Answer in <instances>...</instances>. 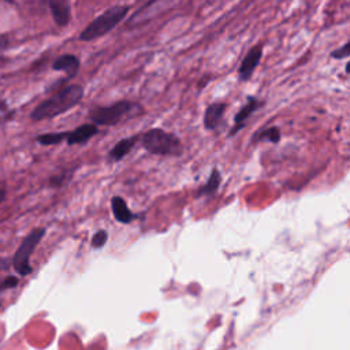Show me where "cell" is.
Wrapping results in <instances>:
<instances>
[{
	"label": "cell",
	"mask_w": 350,
	"mask_h": 350,
	"mask_svg": "<svg viewBox=\"0 0 350 350\" xmlns=\"http://www.w3.org/2000/svg\"><path fill=\"white\" fill-rule=\"evenodd\" d=\"M107 241H108V232L105 230H98L92 237L90 245L93 249H101L107 243Z\"/></svg>",
	"instance_id": "ac0fdd59"
},
{
	"label": "cell",
	"mask_w": 350,
	"mask_h": 350,
	"mask_svg": "<svg viewBox=\"0 0 350 350\" xmlns=\"http://www.w3.org/2000/svg\"><path fill=\"white\" fill-rule=\"evenodd\" d=\"M18 282H19V279H18L16 276H12V275L7 276L4 280H1V282H0V291H4V290H8V288H14V287H16Z\"/></svg>",
	"instance_id": "ffe728a7"
},
{
	"label": "cell",
	"mask_w": 350,
	"mask_h": 350,
	"mask_svg": "<svg viewBox=\"0 0 350 350\" xmlns=\"http://www.w3.org/2000/svg\"><path fill=\"white\" fill-rule=\"evenodd\" d=\"M72 178V170L71 171H63L60 174L52 175L49 179V185L51 187H63L64 185H67L70 182V179Z\"/></svg>",
	"instance_id": "e0dca14e"
},
{
	"label": "cell",
	"mask_w": 350,
	"mask_h": 350,
	"mask_svg": "<svg viewBox=\"0 0 350 350\" xmlns=\"http://www.w3.org/2000/svg\"><path fill=\"white\" fill-rule=\"evenodd\" d=\"M111 209H112L115 220L122 224H129L133 220L139 217V215L130 211V208L127 206V202L120 196H113L111 198Z\"/></svg>",
	"instance_id": "30bf717a"
},
{
	"label": "cell",
	"mask_w": 350,
	"mask_h": 350,
	"mask_svg": "<svg viewBox=\"0 0 350 350\" xmlns=\"http://www.w3.org/2000/svg\"><path fill=\"white\" fill-rule=\"evenodd\" d=\"M141 144L145 150L156 156L178 157L183 153V145L178 135L163 129H149L141 135Z\"/></svg>",
	"instance_id": "3957f363"
},
{
	"label": "cell",
	"mask_w": 350,
	"mask_h": 350,
	"mask_svg": "<svg viewBox=\"0 0 350 350\" xmlns=\"http://www.w3.org/2000/svg\"><path fill=\"white\" fill-rule=\"evenodd\" d=\"M7 108H8L7 103H5L4 100H1V98H0V111H7Z\"/></svg>",
	"instance_id": "603a6c76"
},
{
	"label": "cell",
	"mask_w": 350,
	"mask_h": 350,
	"mask_svg": "<svg viewBox=\"0 0 350 350\" xmlns=\"http://www.w3.org/2000/svg\"><path fill=\"white\" fill-rule=\"evenodd\" d=\"M68 135V131H59V133H45V134H40L36 137V141L40 145L44 146H51V145H57L60 144L63 139H66Z\"/></svg>",
	"instance_id": "2e32d148"
},
{
	"label": "cell",
	"mask_w": 350,
	"mask_h": 350,
	"mask_svg": "<svg viewBox=\"0 0 350 350\" xmlns=\"http://www.w3.org/2000/svg\"><path fill=\"white\" fill-rule=\"evenodd\" d=\"M5 200V189L0 187V204Z\"/></svg>",
	"instance_id": "cb8c5ba5"
},
{
	"label": "cell",
	"mask_w": 350,
	"mask_h": 350,
	"mask_svg": "<svg viewBox=\"0 0 350 350\" xmlns=\"http://www.w3.org/2000/svg\"><path fill=\"white\" fill-rule=\"evenodd\" d=\"M226 108H227L226 103H212V104H209L205 108V112H204V127L208 131H213V130H216L221 124Z\"/></svg>",
	"instance_id": "ba28073f"
},
{
	"label": "cell",
	"mask_w": 350,
	"mask_h": 350,
	"mask_svg": "<svg viewBox=\"0 0 350 350\" xmlns=\"http://www.w3.org/2000/svg\"><path fill=\"white\" fill-rule=\"evenodd\" d=\"M137 141H138V135H130V137L119 139L113 145V148L108 152V159L113 163L120 161L122 159H124L131 152V149L135 146Z\"/></svg>",
	"instance_id": "7c38bea8"
},
{
	"label": "cell",
	"mask_w": 350,
	"mask_h": 350,
	"mask_svg": "<svg viewBox=\"0 0 350 350\" xmlns=\"http://www.w3.org/2000/svg\"><path fill=\"white\" fill-rule=\"evenodd\" d=\"M83 97V88L81 85H67L56 92L49 98L40 103L30 113V119L40 122L59 116L72 107H75Z\"/></svg>",
	"instance_id": "6da1fadb"
},
{
	"label": "cell",
	"mask_w": 350,
	"mask_h": 350,
	"mask_svg": "<svg viewBox=\"0 0 350 350\" xmlns=\"http://www.w3.org/2000/svg\"><path fill=\"white\" fill-rule=\"evenodd\" d=\"M8 46V37L5 34L0 36V52H3Z\"/></svg>",
	"instance_id": "44dd1931"
},
{
	"label": "cell",
	"mask_w": 350,
	"mask_h": 350,
	"mask_svg": "<svg viewBox=\"0 0 350 350\" xmlns=\"http://www.w3.org/2000/svg\"><path fill=\"white\" fill-rule=\"evenodd\" d=\"M262 57V45L258 44L256 46H253L252 49H249V52L246 53V56L242 59L241 66L238 68V78L242 82H246L252 78L253 72L256 71L257 66L260 64V60Z\"/></svg>",
	"instance_id": "8992f818"
},
{
	"label": "cell",
	"mask_w": 350,
	"mask_h": 350,
	"mask_svg": "<svg viewBox=\"0 0 350 350\" xmlns=\"http://www.w3.org/2000/svg\"><path fill=\"white\" fill-rule=\"evenodd\" d=\"M49 5V10H51V14H52V18L55 21V23L60 27L63 26H67L70 19H71V7H70V3L67 1H49L48 3Z\"/></svg>",
	"instance_id": "4fadbf2b"
},
{
	"label": "cell",
	"mask_w": 350,
	"mask_h": 350,
	"mask_svg": "<svg viewBox=\"0 0 350 350\" xmlns=\"http://www.w3.org/2000/svg\"><path fill=\"white\" fill-rule=\"evenodd\" d=\"M11 265V261L8 258H0V269H8Z\"/></svg>",
	"instance_id": "7402d4cb"
},
{
	"label": "cell",
	"mask_w": 350,
	"mask_h": 350,
	"mask_svg": "<svg viewBox=\"0 0 350 350\" xmlns=\"http://www.w3.org/2000/svg\"><path fill=\"white\" fill-rule=\"evenodd\" d=\"M349 42H345L340 48H336V49H334L331 53H329V56L332 57V59H346L347 56H349Z\"/></svg>",
	"instance_id": "d6986e66"
},
{
	"label": "cell",
	"mask_w": 350,
	"mask_h": 350,
	"mask_svg": "<svg viewBox=\"0 0 350 350\" xmlns=\"http://www.w3.org/2000/svg\"><path fill=\"white\" fill-rule=\"evenodd\" d=\"M220 183H221L220 171H219L217 168H213V170L211 171V175H209L208 180L197 190L196 198H201V197H213V196L217 193Z\"/></svg>",
	"instance_id": "5bb4252c"
},
{
	"label": "cell",
	"mask_w": 350,
	"mask_h": 350,
	"mask_svg": "<svg viewBox=\"0 0 350 350\" xmlns=\"http://www.w3.org/2000/svg\"><path fill=\"white\" fill-rule=\"evenodd\" d=\"M142 111L141 105L131 103L129 100H120L107 107H96L90 109L89 119L93 122V124L98 126H115L124 119H127L130 115L133 116L134 112L139 113Z\"/></svg>",
	"instance_id": "277c9868"
},
{
	"label": "cell",
	"mask_w": 350,
	"mask_h": 350,
	"mask_svg": "<svg viewBox=\"0 0 350 350\" xmlns=\"http://www.w3.org/2000/svg\"><path fill=\"white\" fill-rule=\"evenodd\" d=\"M45 232H46V230L44 227H38V228L31 230L25 237V239L22 241L19 247L16 249L11 262H12L14 269L21 276H27L29 273L33 272V267L30 265V257H31L34 249L38 246L40 241L44 238Z\"/></svg>",
	"instance_id": "5b68a950"
},
{
	"label": "cell",
	"mask_w": 350,
	"mask_h": 350,
	"mask_svg": "<svg viewBox=\"0 0 350 350\" xmlns=\"http://www.w3.org/2000/svg\"><path fill=\"white\" fill-rule=\"evenodd\" d=\"M79 66H81V62H79L78 56L71 55V53H64V55H60L53 62L52 70L63 71V72H66L67 79H71V78H74L78 74Z\"/></svg>",
	"instance_id": "8fae6325"
},
{
	"label": "cell",
	"mask_w": 350,
	"mask_h": 350,
	"mask_svg": "<svg viewBox=\"0 0 350 350\" xmlns=\"http://www.w3.org/2000/svg\"><path fill=\"white\" fill-rule=\"evenodd\" d=\"M98 134V127L93 123H83L74 129L72 131H68L67 135V145H83L89 139H92L94 135Z\"/></svg>",
	"instance_id": "9c48e42d"
},
{
	"label": "cell",
	"mask_w": 350,
	"mask_h": 350,
	"mask_svg": "<svg viewBox=\"0 0 350 350\" xmlns=\"http://www.w3.org/2000/svg\"><path fill=\"white\" fill-rule=\"evenodd\" d=\"M264 103L253 96H249L246 103L241 107V109L237 112V115L234 116V126L231 129V131L228 133V135H234L238 131H241V129L245 127L246 120L249 119V116H252Z\"/></svg>",
	"instance_id": "52a82bcc"
},
{
	"label": "cell",
	"mask_w": 350,
	"mask_h": 350,
	"mask_svg": "<svg viewBox=\"0 0 350 350\" xmlns=\"http://www.w3.org/2000/svg\"><path fill=\"white\" fill-rule=\"evenodd\" d=\"M130 5L116 4L96 16L79 34L81 41H94L112 31L129 14Z\"/></svg>",
	"instance_id": "7a4b0ae2"
},
{
	"label": "cell",
	"mask_w": 350,
	"mask_h": 350,
	"mask_svg": "<svg viewBox=\"0 0 350 350\" xmlns=\"http://www.w3.org/2000/svg\"><path fill=\"white\" fill-rule=\"evenodd\" d=\"M282 138V133H280V129L278 126H271V127H267V129H261V130H257L250 142L252 144H257V142H262V141H269L272 144H278Z\"/></svg>",
	"instance_id": "9a60e30c"
}]
</instances>
